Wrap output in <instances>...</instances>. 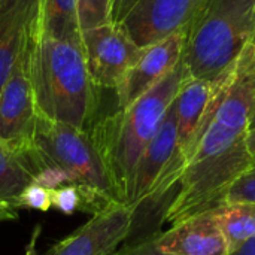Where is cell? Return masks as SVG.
Here are the masks:
<instances>
[{
  "label": "cell",
  "mask_w": 255,
  "mask_h": 255,
  "mask_svg": "<svg viewBox=\"0 0 255 255\" xmlns=\"http://www.w3.org/2000/svg\"><path fill=\"white\" fill-rule=\"evenodd\" d=\"M184 33H176L158 43L143 48L139 60L128 69L117 87V108H128L134 100L155 87L181 61Z\"/></svg>",
  "instance_id": "8fae6325"
},
{
  "label": "cell",
  "mask_w": 255,
  "mask_h": 255,
  "mask_svg": "<svg viewBox=\"0 0 255 255\" xmlns=\"http://www.w3.org/2000/svg\"><path fill=\"white\" fill-rule=\"evenodd\" d=\"M137 0H112V9H111V22L120 24L124 16L128 13V10L136 4Z\"/></svg>",
  "instance_id": "7402d4cb"
},
{
  "label": "cell",
  "mask_w": 255,
  "mask_h": 255,
  "mask_svg": "<svg viewBox=\"0 0 255 255\" xmlns=\"http://www.w3.org/2000/svg\"><path fill=\"white\" fill-rule=\"evenodd\" d=\"M224 200L255 203V163L233 182V185L227 190Z\"/></svg>",
  "instance_id": "d6986e66"
},
{
  "label": "cell",
  "mask_w": 255,
  "mask_h": 255,
  "mask_svg": "<svg viewBox=\"0 0 255 255\" xmlns=\"http://www.w3.org/2000/svg\"><path fill=\"white\" fill-rule=\"evenodd\" d=\"M232 72L217 81H206L185 75L173 100L178 133L176 155L184 163V167L193 149L196 148L206 124L209 123L218 103L220 94Z\"/></svg>",
  "instance_id": "30bf717a"
},
{
  "label": "cell",
  "mask_w": 255,
  "mask_h": 255,
  "mask_svg": "<svg viewBox=\"0 0 255 255\" xmlns=\"http://www.w3.org/2000/svg\"><path fill=\"white\" fill-rule=\"evenodd\" d=\"M229 245V254L255 238V203L223 200L212 208Z\"/></svg>",
  "instance_id": "5bb4252c"
},
{
  "label": "cell",
  "mask_w": 255,
  "mask_h": 255,
  "mask_svg": "<svg viewBox=\"0 0 255 255\" xmlns=\"http://www.w3.org/2000/svg\"><path fill=\"white\" fill-rule=\"evenodd\" d=\"M229 255H255V238H253L251 241L244 244L239 250L230 253Z\"/></svg>",
  "instance_id": "603a6c76"
},
{
  "label": "cell",
  "mask_w": 255,
  "mask_h": 255,
  "mask_svg": "<svg viewBox=\"0 0 255 255\" xmlns=\"http://www.w3.org/2000/svg\"><path fill=\"white\" fill-rule=\"evenodd\" d=\"M247 142H248V149H250V152H251V155H253V160H254L255 163V128L248 133Z\"/></svg>",
  "instance_id": "d4e9b609"
},
{
  "label": "cell",
  "mask_w": 255,
  "mask_h": 255,
  "mask_svg": "<svg viewBox=\"0 0 255 255\" xmlns=\"http://www.w3.org/2000/svg\"><path fill=\"white\" fill-rule=\"evenodd\" d=\"M28 78L37 114L84 128L97 103L82 43L37 37L28 61Z\"/></svg>",
  "instance_id": "3957f363"
},
{
  "label": "cell",
  "mask_w": 255,
  "mask_h": 255,
  "mask_svg": "<svg viewBox=\"0 0 255 255\" xmlns=\"http://www.w3.org/2000/svg\"><path fill=\"white\" fill-rule=\"evenodd\" d=\"M39 37L82 43L76 0H39Z\"/></svg>",
  "instance_id": "9a60e30c"
},
{
  "label": "cell",
  "mask_w": 255,
  "mask_h": 255,
  "mask_svg": "<svg viewBox=\"0 0 255 255\" xmlns=\"http://www.w3.org/2000/svg\"><path fill=\"white\" fill-rule=\"evenodd\" d=\"M255 42V0H208L184 34L187 76L217 81Z\"/></svg>",
  "instance_id": "277c9868"
},
{
  "label": "cell",
  "mask_w": 255,
  "mask_h": 255,
  "mask_svg": "<svg viewBox=\"0 0 255 255\" xmlns=\"http://www.w3.org/2000/svg\"><path fill=\"white\" fill-rule=\"evenodd\" d=\"M81 39L88 76L94 88L117 90L143 52V48L112 22L82 31Z\"/></svg>",
  "instance_id": "52a82bcc"
},
{
  "label": "cell",
  "mask_w": 255,
  "mask_h": 255,
  "mask_svg": "<svg viewBox=\"0 0 255 255\" xmlns=\"http://www.w3.org/2000/svg\"><path fill=\"white\" fill-rule=\"evenodd\" d=\"M208 0H137L118 24L140 48L184 33Z\"/></svg>",
  "instance_id": "ba28073f"
},
{
  "label": "cell",
  "mask_w": 255,
  "mask_h": 255,
  "mask_svg": "<svg viewBox=\"0 0 255 255\" xmlns=\"http://www.w3.org/2000/svg\"><path fill=\"white\" fill-rule=\"evenodd\" d=\"M19 206L28 208V209H36L40 212H48L52 208L51 190H48L36 182H31L19 196Z\"/></svg>",
  "instance_id": "ffe728a7"
},
{
  "label": "cell",
  "mask_w": 255,
  "mask_h": 255,
  "mask_svg": "<svg viewBox=\"0 0 255 255\" xmlns=\"http://www.w3.org/2000/svg\"><path fill=\"white\" fill-rule=\"evenodd\" d=\"M33 40L19 55L3 88L0 90V143L16 155L31 145L37 109L28 78V61Z\"/></svg>",
  "instance_id": "8992f818"
},
{
  "label": "cell",
  "mask_w": 255,
  "mask_h": 255,
  "mask_svg": "<svg viewBox=\"0 0 255 255\" xmlns=\"http://www.w3.org/2000/svg\"><path fill=\"white\" fill-rule=\"evenodd\" d=\"M133 226L134 211L117 202L94 214L90 221L43 255H112L128 238ZM33 255H39L36 250Z\"/></svg>",
  "instance_id": "9c48e42d"
},
{
  "label": "cell",
  "mask_w": 255,
  "mask_h": 255,
  "mask_svg": "<svg viewBox=\"0 0 255 255\" xmlns=\"http://www.w3.org/2000/svg\"><path fill=\"white\" fill-rule=\"evenodd\" d=\"M30 149L64 172L81 190L84 212L94 215L118 202L105 161L84 128L51 121L37 114Z\"/></svg>",
  "instance_id": "5b68a950"
},
{
  "label": "cell",
  "mask_w": 255,
  "mask_h": 255,
  "mask_svg": "<svg viewBox=\"0 0 255 255\" xmlns=\"http://www.w3.org/2000/svg\"><path fill=\"white\" fill-rule=\"evenodd\" d=\"M39 36V0H0V90Z\"/></svg>",
  "instance_id": "4fadbf2b"
},
{
  "label": "cell",
  "mask_w": 255,
  "mask_h": 255,
  "mask_svg": "<svg viewBox=\"0 0 255 255\" xmlns=\"http://www.w3.org/2000/svg\"><path fill=\"white\" fill-rule=\"evenodd\" d=\"M185 78L182 61L128 108L93 117L85 131L108 169L115 197L127 205L136 164L155 136Z\"/></svg>",
  "instance_id": "7a4b0ae2"
},
{
  "label": "cell",
  "mask_w": 255,
  "mask_h": 255,
  "mask_svg": "<svg viewBox=\"0 0 255 255\" xmlns=\"http://www.w3.org/2000/svg\"><path fill=\"white\" fill-rule=\"evenodd\" d=\"M255 128V108H254V114H253V120H251V128H250V131L251 130H254Z\"/></svg>",
  "instance_id": "484cf974"
},
{
  "label": "cell",
  "mask_w": 255,
  "mask_h": 255,
  "mask_svg": "<svg viewBox=\"0 0 255 255\" xmlns=\"http://www.w3.org/2000/svg\"><path fill=\"white\" fill-rule=\"evenodd\" d=\"M112 0H76V15L81 33L111 22Z\"/></svg>",
  "instance_id": "e0dca14e"
},
{
  "label": "cell",
  "mask_w": 255,
  "mask_h": 255,
  "mask_svg": "<svg viewBox=\"0 0 255 255\" xmlns=\"http://www.w3.org/2000/svg\"><path fill=\"white\" fill-rule=\"evenodd\" d=\"M18 217V211L12 209V208H7L4 205H0V223L3 221H9V220H13Z\"/></svg>",
  "instance_id": "cb8c5ba5"
},
{
  "label": "cell",
  "mask_w": 255,
  "mask_h": 255,
  "mask_svg": "<svg viewBox=\"0 0 255 255\" xmlns=\"http://www.w3.org/2000/svg\"><path fill=\"white\" fill-rule=\"evenodd\" d=\"M254 106V99L242 91L227 90L221 94L166 206L167 223L175 224L215 208L233 182L254 164L247 142Z\"/></svg>",
  "instance_id": "6da1fadb"
},
{
  "label": "cell",
  "mask_w": 255,
  "mask_h": 255,
  "mask_svg": "<svg viewBox=\"0 0 255 255\" xmlns=\"http://www.w3.org/2000/svg\"><path fill=\"white\" fill-rule=\"evenodd\" d=\"M158 251L170 255H229V245L212 209L172 224L152 236Z\"/></svg>",
  "instance_id": "7c38bea8"
},
{
  "label": "cell",
  "mask_w": 255,
  "mask_h": 255,
  "mask_svg": "<svg viewBox=\"0 0 255 255\" xmlns=\"http://www.w3.org/2000/svg\"><path fill=\"white\" fill-rule=\"evenodd\" d=\"M51 202L52 208L64 215H73L78 211H84V199L81 190L73 184L51 190Z\"/></svg>",
  "instance_id": "ac0fdd59"
},
{
  "label": "cell",
  "mask_w": 255,
  "mask_h": 255,
  "mask_svg": "<svg viewBox=\"0 0 255 255\" xmlns=\"http://www.w3.org/2000/svg\"><path fill=\"white\" fill-rule=\"evenodd\" d=\"M112 255H170L164 254L161 251L157 250V247L154 245V241L152 238L149 239H145L139 244H134V245H130V247H126L117 253H114Z\"/></svg>",
  "instance_id": "44dd1931"
},
{
  "label": "cell",
  "mask_w": 255,
  "mask_h": 255,
  "mask_svg": "<svg viewBox=\"0 0 255 255\" xmlns=\"http://www.w3.org/2000/svg\"><path fill=\"white\" fill-rule=\"evenodd\" d=\"M31 182L19 157L0 143V205L19 211V196Z\"/></svg>",
  "instance_id": "2e32d148"
}]
</instances>
